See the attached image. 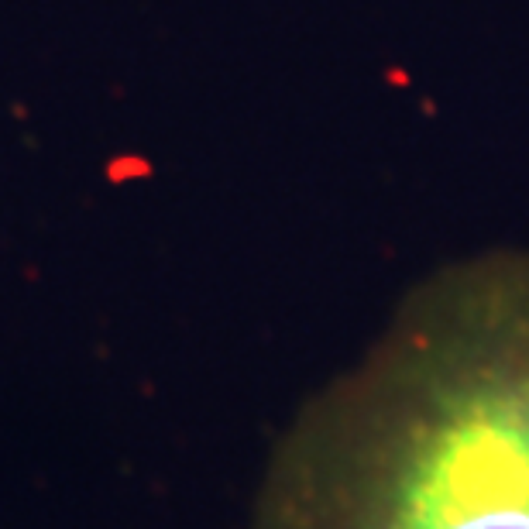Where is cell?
<instances>
[{
	"label": "cell",
	"instance_id": "6da1fadb",
	"mask_svg": "<svg viewBox=\"0 0 529 529\" xmlns=\"http://www.w3.org/2000/svg\"><path fill=\"white\" fill-rule=\"evenodd\" d=\"M255 529H529V251L412 289L282 444Z\"/></svg>",
	"mask_w": 529,
	"mask_h": 529
}]
</instances>
